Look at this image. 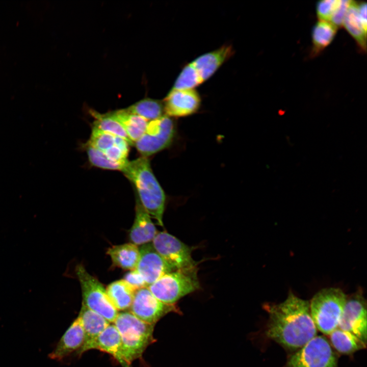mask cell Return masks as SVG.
Here are the masks:
<instances>
[{
  "label": "cell",
  "mask_w": 367,
  "mask_h": 367,
  "mask_svg": "<svg viewBox=\"0 0 367 367\" xmlns=\"http://www.w3.org/2000/svg\"><path fill=\"white\" fill-rule=\"evenodd\" d=\"M125 110L131 114L142 117L148 122L162 117L165 113L162 102L148 98L135 103Z\"/></svg>",
  "instance_id": "cell-25"
},
{
  "label": "cell",
  "mask_w": 367,
  "mask_h": 367,
  "mask_svg": "<svg viewBox=\"0 0 367 367\" xmlns=\"http://www.w3.org/2000/svg\"><path fill=\"white\" fill-rule=\"evenodd\" d=\"M346 299L343 291L336 287L323 289L314 295L309 306L317 329L329 335L338 327Z\"/></svg>",
  "instance_id": "cell-4"
},
{
  "label": "cell",
  "mask_w": 367,
  "mask_h": 367,
  "mask_svg": "<svg viewBox=\"0 0 367 367\" xmlns=\"http://www.w3.org/2000/svg\"><path fill=\"white\" fill-rule=\"evenodd\" d=\"M113 324L121 337V355L125 365L141 358L147 347L155 342V325L140 320L130 311L118 312Z\"/></svg>",
  "instance_id": "cell-3"
},
{
  "label": "cell",
  "mask_w": 367,
  "mask_h": 367,
  "mask_svg": "<svg viewBox=\"0 0 367 367\" xmlns=\"http://www.w3.org/2000/svg\"><path fill=\"white\" fill-rule=\"evenodd\" d=\"M197 271L196 267L171 271L162 276L148 288L160 301L175 305L182 297L199 289Z\"/></svg>",
  "instance_id": "cell-5"
},
{
  "label": "cell",
  "mask_w": 367,
  "mask_h": 367,
  "mask_svg": "<svg viewBox=\"0 0 367 367\" xmlns=\"http://www.w3.org/2000/svg\"><path fill=\"white\" fill-rule=\"evenodd\" d=\"M85 339L82 323L77 317L62 336L54 350L49 354L53 360L61 361L81 348Z\"/></svg>",
  "instance_id": "cell-15"
},
{
  "label": "cell",
  "mask_w": 367,
  "mask_h": 367,
  "mask_svg": "<svg viewBox=\"0 0 367 367\" xmlns=\"http://www.w3.org/2000/svg\"><path fill=\"white\" fill-rule=\"evenodd\" d=\"M152 244L173 271L197 266L191 248L166 231L158 232Z\"/></svg>",
  "instance_id": "cell-9"
},
{
  "label": "cell",
  "mask_w": 367,
  "mask_h": 367,
  "mask_svg": "<svg viewBox=\"0 0 367 367\" xmlns=\"http://www.w3.org/2000/svg\"><path fill=\"white\" fill-rule=\"evenodd\" d=\"M106 290L109 300L118 311L130 308L135 291L123 279L112 282Z\"/></svg>",
  "instance_id": "cell-20"
},
{
  "label": "cell",
  "mask_w": 367,
  "mask_h": 367,
  "mask_svg": "<svg viewBox=\"0 0 367 367\" xmlns=\"http://www.w3.org/2000/svg\"><path fill=\"white\" fill-rule=\"evenodd\" d=\"M107 253L114 266L130 271L136 269L140 257L139 248L132 243L113 246Z\"/></svg>",
  "instance_id": "cell-18"
},
{
  "label": "cell",
  "mask_w": 367,
  "mask_h": 367,
  "mask_svg": "<svg viewBox=\"0 0 367 367\" xmlns=\"http://www.w3.org/2000/svg\"><path fill=\"white\" fill-rule=\"evenodd\" d=\"M340 3L341 0H323L318 2L316 12L319 20L330 22Z\"/></svg>",
  "instance_id": "cell-30"
},
{
  "label": "cell",
  "mask_w": 367,
  "mask_h": 367,
  "mask_svg": "<svg viewBox=\"0 0 367 367\" xmlns=\"http://www.w3.org/2000/svg\"><path fill=\"white\" fill-rule=\"evenodd\" d=\"M351 1L341 0V3L332 16L330 22L335 25L337 28L343 25L344 18L347 14Z\"/></svg>",
  "instance_id": "cell-32"
},
{
  "label": "cell",
  "mask_w": 367,
  "mask_h": 367,
  "mask_svg": "<svg viewBox=\"0 0 367 367\" xmlns=\"http://www.w3.org/2000/svg\"><path fill=\"white\" fill-rule=\"evenodd\" d=\"M123 280L135 291L148 287L142 276L136 270L129 271L124 276Z\"/></svg>",
  "instance_id": "cell-31"
},
{
  "label": "cell",
  "mask_w": 367,
  "mask_h": 367,
  "mask_svg": "<svg viewBox=\"0 0 367 367\" xmlns=\"http://www.w3.org/2000/svg\"><path fill=\"white\" fill-rule=\"evenodd\" d=\"M366 302L361 290L347 296L338 328L366 343Z\"/></svg>",
  "instance_id": "cell-10"
},
{
  "label": "cell",
  "mask_w": 367,
  "mask_h": 367,
  "mask_svg": "<svg viewBox=\"0 0 367 367\" xmlns=\"http://www.w3.org/2000/svg\"><path fill=\"white\" fill-rule=\"evenodd\" d=\"M121 347L120 334L115 325L110 323L96 337L85 343L76 354L81 356L89 350L97 349L113 356L124 367L125 364L121 358Z\"/></svg>",
  "instance_id": "cell-14"
},
{
  "label": "cell",
  "mask_w": 367,
  "mask_h": 367,
  "mask_svg": "<svg viewBox=\"0 0 367 367\" xmlns=\"http://www.w3.org/2000/svg\"><path fill=\"white\" fill-rule=\"evenodd\" d=\"M122 172L135 186L139 200L146 212L163 226L166 197L147 158L142 156L128 161Z\"/></svg>",
  "instance_id": "cell-2"
},
{
  "label": "cell",
  "mask_w": 367,
  "mask_h": 367,
  "mask_svg": "<svg viewBox=\"0 0 367 367\" xmlns=\"http://www.w3.org/2000/svg\"><path fill=\"white\" fill-rule=\"evenodd\" d=\"M357 10L359 19L364 31L366 33L367 19H366V3L360 2L357 3Z\"/></svg>",
  "instance_id": "cell-33"
},
{
  "label": "cell",
  "mask_w": 367,
  "mask_h": 367,
  "mask_svg": "<svg viewBox=\"0 0 367 367\" xmlns=\"http://www.w3.org/2000/svg\"><path fill=\"white\" fill-rule=\"evenodd\" d=\"M75 271L81 284L82 304L102 316L110 323H113L118 311L109 300L103 285L90 275L83 265H78Z\"/></svg>",
  "instance_id": "cell-6"
},
{
  "label": "cell",
  "mask_w": 367,
  "mask_h": 367,
  "mask_svg": "<svg viewBox=\"0 0 367 367\" xmlns=\"http://www.w3.org/2000/svg\"><path fill=\"white\" fill-rule=\"evenodd\" d=\"M195 68L190 63L186 65L176 78L172 89L190 90L202 83Z\"/></svg>",
  "instance_id": "cell-28"
},
{
  "label": "cell",
  "mask_w": 367,
  "mask_h": 367,
  "mask_svg": "<svg viewBox=\"0 0 367 367\" xmlns=\"http://www.w3.org/2000/svg\"><path fill=\"white\" fill-rule=\"evenodd\" d=\"M91 114L95 118L93 127L123 138L127 142L129 145H134V143L129 139L122 126L109 113L101 114L92 111Z\"/></svg>",
  "instance_id": "cell-26"
},
{
  "label": "cell",
  "mask_w": 367,
  "mask_h": 367,
  "mask_svg": "<svg viewBox=\"0 0 367 367\" xmlns=\"http://www.w3.org/2000/svg\"><path fill=\"white\" fill-rule=\"evenodd\" d=\"M77 317L85 332L84 343L96 337L110 324L102 316L83 304Z\"/></svg>",
  "instance_id": "cell-21"
},
{
  "label": "cell",
  "mask_w": 367,
  "mask_h": 367,
  "mask_svg": "<svg viewBox=\"0 0 367 367\" xmlns=\"http://www.w3.org/2000/svg\"><path fill=\"white\" fill-rule=\"evenodd\" d=\"M264 307L269 315L266 336L285 348L298 350L317 336L309 302L292 292L283 302L266 303Z\"/></svg>",
  "instance_id": "cell-1"
},
{
  "label": "cell",
  "mask_w": 367,
  "mask_h": 367,
  "mask_svg": "<svg viewBox=\"0 0 367 367\" xmlns=\"http://www.w3.org/2000/svg\"><path fill=\"white\" fill-rule=\"evenodd\" d=\"M157 233L151 217L143 207L139 199H137L135 218L129 234L131 243L137 246L149 243L152 241Z\"/></svg>",
  "instance_id": "cell-17"
},
{
  "label": "cell",
  "mask_w": 367,
  "mask_h": 367,
  "mask_svg": "<svg viewBox=\"0 0 367 367\" xmlns=\"http://www.w3.org/2000/svg\"><path fill=\"white\" fill-rule=\"evenodd\" d=\"M231 45L220 48L201 55L191 62L203 83L210 78L233 54Z\"/></svg>",
  "instance_id": "cell-16"
},
{
  "label": "cell",
  "mask_w": 367,
  "mask_h": 367,
  "mask_svg": "<svg viewBox=\"0 0 367 367\" xmlns=\"http://www.w3.org/2000/svg\"><path fill=\"white\" fill-rule=\"evenodd\" d=\"M139 250L140 257L136 270L142 276L148 286L163 275L173 271L152 244L142 245Z\"/></svg>",
  "instance_id": "cell-13"
},
{
  "label": "cell",
  "mask_w": 367,
  "mask_h": 367,
  "mask_svg": "<svg viewBox=\"0 0 367 367\" xmlns=\"http://www.w3.org/2000/svg\"><path fill=\"white\" fill-rule=\"evenodd\" d=\"M331 344L338 352L343 354H352L366 348V343L352 334L336 328L330 334Z\"/></svg>",
  "instance_id": "cell-23"
},
{
  "label": "cell",
  "mask_w": 367,
  "mask_h": 367,
  "mask_svg": "<svg viewBox=\"0 0 367 367\" xmlns=\"http://www.w3.org/2000/svg\"><path fill=\"white\" fill-rule=\"evenodd\" d=\"M285 367H337V358L326 337L316 336L290 357Z\"/></svg>",
  "instance_id": "cell-7"
},
{
  "label": "cell",
  "mask_w": 367,
  "mask_h": 367,
  "mask_svg": "<svg viewBox=\"0 0 367 367\" xmlns=\"http://www.w3.org/2000/svg\"><path fill=\"white\" fill-rule=\"evenodd\" d=\"M124 367H132L130 364H126Z\"/></svg>",
  "instance_id": "cell-34"
},
{
  "label": "cell",
  "mask_w": 367,
  "mask_h": 367,
  "mask_svg": "<svg viewBox=\"0 0 367 367\" xmlns=\"http://www.w3.org/2000/svg\"><path fill=\"white\" fill-rule=\"evenodd\" d=\"M130 312L140 320L154 324L171 312H177L175 305L165 304L155 298L148 287L135 291Z\"/></svg>",
  "instance_id": "cell-11"
},
{
  "label": "cell",
  "mask_w": 367,
  "mask_h": 367,
  "mask_svg": "<svg viewBox=\"0 0 367 367\" xmlns=\"http://www.w3.org/2000/svg\"><path fill=\"white\" fill-rule=\"evenodd\" d=\"M116 137L93 126L90 139L87 144L104 152L115 145Z\"/></svg>",
  "instance_id": "cell-29"
},
{
  "label": "cell",
  "mask_w": 367,
  "mask_h": 367,
  "mask_svg": "<svg viewBox=\"0 0 367 367\" xmlns=\"http://www.w3.org/2000/svg\"><path fill=\"white\" fill-rule=\"evenodd\" d=\"M337 29L331 22L326 21L319 20L314 24L311 32L312 56L318 55L332 42Z\"/></svg>",
  "instance_id": "cell-22"
},
{
  "label": "cell",
  "mask_w": 367,
  "mask_h": 367,
  "mask_svg": "<svg viewBox=\"0 0 367 367\" xmlns=\"http://www.w3.org/2000/svg\"><path fill=\"white\" fill-rule=\"evenodd\" d=\"M163 103L166 115L179 117L195 113L200 107L201 99L194 89H172Z\"/></svg>",
  "instance_id": "cell-12"
},
{
  "label": "cell",
  "mask_w": 367,
  "mask_h": 367,
  "mask_svg": "<svg viewBox=\"0 0 367 367\" xmlns=\"http://www.w3.org/2000/svg\"><path fill=\"white\" fill-rule=\"evenodd\" d=\"M175 131L173 120L164 115L158 119L148 122L145 132L134 145L142 156L147 158L169 146Z\"/></svg>",
  "instance_id": "cell-8"
},
{
  "label": "cell",
  "mask_w": 367,
  "mask_h": 367,
  "mask_svg": "<svg viewBox=\"0 0 367 367\" xmlns=\"http://www.w3.org/2000/svg\"><path fill=\"white\" fill-rule=\"evenodd\" d=\"M86 151L90 163L94 166L104 169L122 171L128 161L116 162L110 160L102 151L88 145Z\"/></svg>",
  "instance_id": "cell-27"
},
{
  "label": "cell",
  "mask_w": 367,
  "mask_h": 367,
  "mask_svg": "<svg viewBox=\"0 0 367 367\" xmlns=\"http://www.w3.org/2000/svg\"><path fill=\"white\" fill-rule=\"evenodd\" d=\"M109 114L122 126L133 143L141 138L146 131L148 122L139 116L128 112L125 109Z\"/></svg>",
  "instance_id": "cell-19"
},
{
  "label": "cell",
  "mask_w": 367,
  "mask_h": 367,
  "mask_svg": "<svg viewBox=\"0 0 367 367\" xmlns=\"http://www.w3.org/2000/svg\"><path fill=\"white\" fill-rule=\"evenodd\" d=\"M343 25L363 50L366 48V33L359 17L357 3L351 1Z\"/></svg>",
  "instance_id": "cell-24"
}]
</instances>
